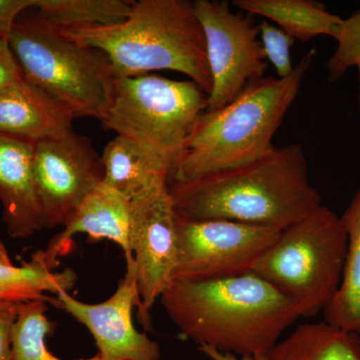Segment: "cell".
Instances as JSON below:
<instances>
[{
    "label": "cell",
    "mask_w": 360,
    "mask_h": 360,
    "mask_svg": "<svg viewBox=\"0 0 360 360\" xmlns=\"http://www.w3.org/2000/svg\"><path fill=\"white\" fill-rule=\"evenodd\" d=\"M168 186L175 213L187 220L225 219L283 231L322 205L300 143L276 146L248 165Z\"/></svg>",
    "instance_id": "obj_1"
},
{
    "label": "cell",
    "mask_w": 360,
    "mask_h": 360,
    "mask_svg": "<svg viewBox=\"0 0 360 360\" xmlns=\"http://www.w3.org/2000/svg\"><path fill=\"white\" fill-rule=\"evenodd\" d=\"M160 300L184 338L238 356L266 354L300 319L285 297L251 272L174 281Z\"/></svg>",
    "instance_id": "obj_2"
},
{
    "label": "cell",
    "mask_w": 360,
    "mask_h": 360,
    "mask_svg": "<svg viewBox=\"0 0 360 360\" xmlns=\"http://www.w3.org/2000/svg\"><path fill=\"white\" fill-rule=\"evenodd\" d=\"M315 49H310L285 78L251 82L231 103L205 111L175 163L168 184L193 181L264 158L276 146L274 135L302 89Z\"/></svg>",
    "instance_id": "obj_3"
},
{
    "label": "cell",
    "mask_w": 360,
    "mask_h": 360,
    "mask_svg": "<svg viewBox=\"0 0 360 360\" xmlns=\"http://www.w3.org/2000/svg\"><path fill=\"white\" fill-rule=\"evenodd\" d=\"M68 39L103 51L115 78L172 70L206 94L212 87L202 26L188 0H139L122 22L60 30Z\"/></svg>",
    "instance_id": "obj_4"
},
{
    "label": "cell",
    "mask_w": 360,
    "mask_h": 360,
    "mask_svg": "<svg viewBox=\"0 0 360 360\" xmlns=\"http://www.w3.org/2000/svg\"><path fill=\"white\" fill-rule=\"evenodd\" d=\"M7 40L27 82L65 104L75 117L103 120L115 82L103 51L68 39L32 7L18 16Z\"/></svg>",
    "instance_id": "obj_5"
},
{
    "label": "cell",
    "mask_w": 360,
    "mask_h": 360,
    "mask_svg": "<svg viewBox=\"0 0 360 360\" xmlns=\"http://www.w3.org/2000/svg\"><path fill=\"white\" fill-rule=\"evenodd\" d=\"M347 252L340 215L326 205L285 227L251 274L278 291L300 317L323 311L340 290Z\"/></svg>",
    "instance_id": "obj_6"
},
{
    "label": "cell",
    "mask_w": 360,
    "mask_h": 360,
    "mask_svg": "<svg viewBox=\"0 0 360 360\" xmlns=\"http://www.w3.org/2000/svg\"><path fill=\"white\" fill-rule=\"evenodd\" d=\"M208 96L191 80L156 75L115 78L104 129L129 137L174 158L186 148Z\"/></svg>",
    "instance_id": "obj_7"
},
{
    "label": "cell",
    "mask_w": 360,
    "mask_h": 360,
    "mask_svg": "<svg viewBox=\"0 0 360 360\" xmlns=\"http://www.w3.org/2000/svg\"><path fill=\"white\" fill-rule=\"evenodd\" d=\"M193 6L202 26L212 79L205 111L217 110L265 77L267 60L259 25L250 14L232 11L227 1L196 0Z\"/></svg>",
    "instance_id": "obj_8"
},
{
    "label": "cell",
    "mask_w": 360,
    "mask_h": 360,
    "mask_svg": "<svg viewBox=\"0 0 360 360\" xmlns=\"http://www.w3.org/2000/svg\"><path fill=\"white\" fill-rule=\"evenodd\" d=\"M176 229L179 257L174 281H212L250 274L281 231L231 220L179 217Z\"/></svg>",
    "instance_id": "obj_9"
},
{
    "label": "cell",
    "mask_w": 360,
    "mask_h": 360,
    "mask_svg": "<svg viewBox=\"0 0 360 360\" xmlns=\"http://www.w3.org/2000/svg\"><path fill=\"white\" fill-rule=\"evenodd\" d=\"M103 177L101 156L89 137L70 129L37 142L33 179L44 229L65 227Z\"/></svg>",
    "instance_id": "obj_10"
},
{
    "label": "cell",
    "mask_w": 360,
    "mask_h": 360,
    "mask_svg": "<svg viewBox=\"0 0 360 360\" xmlns=\"http://www.w3.org/2000/svg\"><path fill=\"white\" fill-rule=\"evenodd\" d=\"M176 219L168 180L130 200V245L136 265L139 311L148 326L149 311L174 281L179 257Z\"/></svg>",
    "instance_id": "obj_11"
},
{
    "label": "cell",
    "mask_w": 360,
    "mask_h": 360,
    "mask_svg": "<svg viewBox=\"0 0 360 360\" xmlns=\"http://www.w3.org/2000/svg\"><path fill=\"white\" fill-rule=\"evenodd\" d=\"M127 272L115 292L99 303H85L61 292L49 302L65 310L94 336L101 360H160V347L146 333H139L132 321V309H139L136 265L125 260Z\"/></svg>",
    "instance_id": "obj_12"
},
{
    "label": "cell",
    "mask_w": 360,
    "mask_h": 360,
    "mask_svg": "<svg viewBox=\"0 0 360 360\" xmlns=\"http://www.w3.org/2000/svg\"><path fill=\"white\" fill-rule=\"evenodd\" d=\"M87 234L89 238L108 239L122 248L125 260L134 257L130 245V200L103 184L96 187L78 206L63 231L39 250L45 264L56 270L59 258L70 252L73 238Z\"/></svg>",
    "instance_id": "obj_13"
},
{
    "label": "cell",
    "mask_w": 360,
    "mask_h": 360,
    "mask_svg": "<svg viewBox=\"0 0 360 360\" xmlns=\"http://www.w3.org/2000/svg\"><path fill=\"white\" fill-rule=\"evenodd\" d=\"M34 144L0 134V203L13 238H28L44 229L33 179Z\"/></svg>",
    "instance_id": "obj_14"
},
{
    "label": "cell",
    "mask_w": 360,
    "mask_h": 360,
    "mask_svg": "<svg viewBox=\"0 0 360 360\" xmlns=\"http://www.w3.org/2000/svg\"><path fill=\"white\" fill-rule=\"evenodd\" d=\"M75 115L25 77L0 90V134L37 142L72 129Z\"/></svg>",
    "instance_id": "obj_15"
},
{
    "label": "cell",
    "mask_w": 360,
    "mask_h": 360,
    "mask_svg": "<svg viewBox=\"0 0 360 360\" xmlns=\"http://www.w3.org/2000/svg\"><path fill=\"white\" fill-rule=\"evenodd\" d=\"M101 161L103 184L129 200L153 184L169 180L175 165L172 156L123 135L108 142Z\"/></svg>",
    "instance_id": "obj_16"
},
{
    "label": "cell",
    "mask_w": 360,
    "mask_h": 360,
    "mask_svg": "<svg viewBox=\"0 0 360 360\" xmlns=\"http://www.w3.org/2000/svg\"><path fill=\"white\" fill-rule=\"evenodd\" d=\"M231 6L274 21L286 34L302 42L321 35L335 39L343 20L314 0H233Z\"/></svg>",
    "instance_id": "obj_17"
},
{
    "label": "cell",
    "mask_w": 360,
    "mask_h": 360,
    "mask_svg": "<svg viewBox=\"0 0 360 360\" xmlns=\"http://www.w3.org/2000/svg\"><path fill=\"white\" fill-rule=\"evenodd\" d=\"M265 360H360V335L324 321L302 324L279 340Z\"/></svg>",
    "instance_id": "obj_18"
},
{
    "label": "cell",
    "mask_w": 360,
    "mask_h": 360,
    "mask_svg": "<svg viewBox=\"0 0 360 360\" xmlns=\"http://www.w3.org/2000/svg\"><path fill=\"white\" fill-rule=\"evenodd\" d=\"M340 219L347 236V259L340 290L323 310L324 321L360 335V189Z\"/></svg>",
    "instance_id": "obj_19"
},
{
    "label": "cell",
    "mask_w": 360,
    "mask_h": 360,
    "mask_svg": "<svg viewBox=\"0 0 360 360\" xmlns=\"http://www.w3.org/2000/svg\"><path fill=\"white\" fill-rule=\"evenodd\" d=\"M77 276L71 269L56 271L45 264L40 251L20 266L0 264V304L47 300L51 295L70 292Z\"/></svg>",
    "instance_id": "obj_20"
},
{
    "label": "cell",
    "mask_w": 360,
    "mask_h": 360,
    "mask_svg": "<svg viewBox=\"0 0 360 360\" xmlns=\"http://www.w3.org/2000/svg\"><path fill=\"white\" fill-rule=\"evenodd\" d=\"M130 0H34L32 8L58 30L117 25L129 18Z\"/></svg>",
    "instance_id": "obj_21"
},
{
    "label": "cell",
    "mask_w": 360,
    "mask_h": 360,
    "mask_svg": "<svg viewBox=\"0 0 360 360\" xmlns=\"http://www.w3.org/2000/svg\"><path fill=\"white\" fill-rule=\"evenodd\" d=\"M47 300H32L18 305V314L13 330L14 360H63L49 352L46 338L53 335L56 323L49 321ZM101 360L98 354L90 359Z\"/></svg>",
    "instance_id": "obj_22"
},
{
    "label": "cell",
    "mask_w": 360,
    "mask_h": 360,
    "mask_svg": "<svg viewBox=\"0 0 360 360\" xmlns=\"http://www.w3.org/2000/svg\"><path fill=\"white\" fill-rule=\"evenodd\" d=\"M335 39V51L326 63L328 82H338L350 68H356L360 111V11L342 20Z\"/></svg>",
    "instance_id": "obj_23"
},
{
    "label": "cell",
    "mask_w": 360,
    "mask_h": 360,
    "mask_svg": "<svg viewBox=\"0 0 360 360\" xmlns=\"http://www.w3.org/2000/svg\"><path fill=\"white\" fill-rule=\"evenodd\" d=\"M259 30L265 58L276 68L277 77H290L295 66L291 60V47L295 40L266 20L260 23Z\"/></svg>",
    "instance_id": "obj_24"
},
{
    "label": "cell",
    "mask_w": 360,
    "mask_h": 360,
    "mask_svg": "<svg viewBox=\"0 0 360 360\" xmlns=\"http://www.w3.org/2000/svg\"><path fill=\"white\" fill-rule=\"evenodd\" d=\"M20 304L18 303L0 304V360H14L13 330Z\"/></svg>",
    "instance_id": "obj_25"
},
{
    "label": "cell",
    "mask_w": 360,
    "mask_h": 360,
    "mask_svg": "<svg viewBox=\"0 0 360 360\" xmlns=\"http://www.w3.org/2000/svg\"><path fill=\"white\" fill-rule=\"evenodd\" d=\"M22 73L6 37H0V90L22 78Z\"/></svg>",
    "instance_id": "obj_26"
},
{
    "label": "cell",
    "mask_w": 360,
    "mask_h": 360,
    "mask_svg": "<svg viewBox=\"0 0 360 360\" xmlns=\"http://www.w3.org/2000/svg\"><path fill=\"white\" fill-rule=\"evenodd\" d=\"M33 6L34 0H0V37L7 39L18 16Z\"/></svg>",
    "instance_id": "obj_27"
},
{
    "label": "cell",
    "mask_w": 360,
    "mask_h": 360,
    "mask_svg": "<svg viewBox=\"0 0 360 360\" xmlns=\"http://www.w3.org/2000/svg\"><path fill=\"white\" fill-rule=\"evenodd\" d=\"M198 349L212 360H265V355L259 356H238V355L219 352L210 347H198Z\"/></svg>",
    "instance_id": "obj_28"
},
{
    "label": "cell",
    "mask_w": 360,
    "mask_h": 360,
    "mask_svg": "<svg viewBox=\"0 0 360 360\" xmlns=\"http://www.w3.org/2000/svg\"><path fill=\"white\" fill-rule=\"evenodd\" d=\"M0 264H13L11 257H9L8 251L6 250V246L0 241Z\"/></svg>",
    "instance_id": "obj_29"
}]
</instances>
